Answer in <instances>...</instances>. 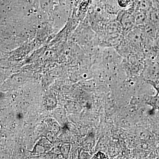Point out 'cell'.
Returning a JSON list of instances; mask_svg holds the SVG:
<instances>
[{"label":"cell","instance_id":"obj_1","mask_svg":"<svg viewBox=\"0 0 159 159\" xmlns=\"http://www.w3.org/2000/svg\"><path fill=\"white\" fill-rule=\"evenodd\" d=\"M120 24L122 27V30L125 32H128L133 28L135 24L134 14L130 12H125L121 16Z\"/></svg>","mask_w":159,"mask_h":159},{"label":"cell","instance_id":"obj_2","mask_svg":"<svg viewBox=\"0 0 159 159\" xmlns=\"http://www.w3.org/2000/svg\"><path fill=\"white\" fill-rule=\"evenodd\" d=\"M153 2L152 0H141L139 4L140 11L146 12L151 11L152 9Z\"/></svg>","mask_w":159,"mask_h":159},{"label":"cell","instance_id":"obj_3","mask_svg":"<svg viewBox=\"0 0 159 159\" xmlns=\"http://www.w3.org/2000/svg\"><path fill=\"white\" fill-rule=\"evenodd\" d=\"M149 18L153 23L159 24V8H152L150 11Z\"/></svg>","mask_w":159,"mask_h":159},{"label":"cell","instance_id":"obj_4","mask_svg":"<svg viewBox=\"0 0 159 159\" xmlns=\"http://www.w3.org/2000/svg\"><path fill=\"white\" fill-rule=\"evenodd\" d=\"M155 28L152 24H145V31L146 34L150 37H154L155 35Z\"/></svg>","mask_w":159,"mask_h":159},{"label":"cell","instance_id":"obj_5","mask_svg":"<svg viewBox=\"0 0 159 159\" xmlns=\"http://www.w3.org/2000/svg\"><path fill=\"white\" fill-rule=\"evenodd\" d=\"M131 0H118V4L122 8H125L130 5Z\"/></svg>","mask_w":159,"mask_h":159}]
</instances>
